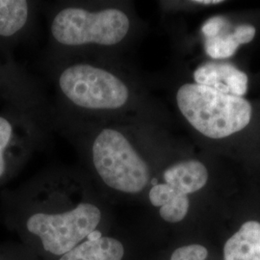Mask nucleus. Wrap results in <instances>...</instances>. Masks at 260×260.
Here are the masks:
<instances>
[{"instance_id": "8", "label": "nucleus", "mask_w": 260, "mask_h": 260, "mask_svg": "<svg viewBox=\"0 0 260 260\" xmlns=\"http://www.w3.org/2000/svg\"><path fill=\"white\" fill-rule=\"evenodd\" d=\"M163 179L177 193L189 196L206 185L208 171L198 160H183L168 167L163 173Z\"/></svg>"}, {"instance_id": "3", "label": "nucleus", "mask_w": 260, "mask_h": 260, "mask_svg": "<svg viewBox=\"0 0 260 260\" xmlns=\"http://www.w3.org/2000/svg\"><path fill=\"white\" fill-rule=\"evenodd\" d=\"M57 82L67 103L83 111H121L131 96L129 86L120 75L91 63L67 66L60 72Z\"/></svg>"}, {"instance_id": "9", "label": "nucleus", "mask_w": 260, "mask_h": 260, "mask_svg": "<svg viewBox=\"0 0 260 260\" xmlns=\"http://www.w3.org/2000/svg\"><path fill=\"white\" fill-rule=\"evenodd\" d=\"M223 260H260V222L247 221L223 245Z\"/></svg>"}, {"instance_id": "1", "label": "nucleus", "mask_w": 260, "mask_h": 260, "mask_svg": "<svg viewBox=\"0 0 260 260\" xmlns=\"http://www.w3.org/2000/svg\"><path fill=\"white\" fill-rule=\"evenodd\" d=\"M90 155L98 177L113 191L136 195L149 185V165L121 127L99 130L91 141Z\"/></svg>"}, {"instance_id": "14", "label": "nucleus", "mask_w": 260, "mask_h": 260, "mask_svg": "<svg viewBox=\"0 0 260 260\" xmlns=\"http://www.w3.org/2000/svg\"><path fill=\"white\" fill-rule=\"evenodd\" d=\"M208 250L201 244H188L173 251L170 260H206Z\"/></svg>"}, {"instance_id": "10", "label": "nucleus", "mask_w": 260, "mask_h": 260, "mask_svg": "<svg viewBox=\"0 0 260 260\" xmlns=\"http://www.w3.org/2000/svg\"><path fill=\"white\" fill-rule=\"evenodd\" d=\"M29 4L24 0H0V36L11 37L27 23Z\"/></svg>"}, {"instance_id": "7", "label": "nucleus", "mask_w": 260, "mask_h": 260, "mask_svg": "<svg viewBox=\"0 0 260 260\" xmlns=\"http://www.w3.org/2000/svg\"><path fill=\"white\" fill-rule=\"evenodd\" d=\"M124 252L121 241L96 230L59 260H122Z\"/></svg>"}, {"instance_id": "12", "label": "nucleus", "mask_w": 260, "mask_h": 260, "mask_svg": "<svg viewBox=\"0 0 260 260\" xmlns=\"http://www.w3.org/2000/svg\"><path fill=\"white\" fill-rule=\"evenodd\" d=\"M190 208L189 197L177 196L169 204L159 208L160 217L168 223H179L185 219Z\"/></svg>"}, {"instance_id": "2", "label": "nucleus", "mask_w": 260, "mask_h": 260, "mask_svg": "<svg viewBox=\"0 0 260 260\" xmlns=\"http://www.w3.org/2000/svg\"><path fill=\"white\" fill-rule=\"evenodd\" d=\"M177 103L188 122L212 139L229 137L251 121L252 108L247 100L199 84L182 85L177 91Z\"/></svg>"}, {"instance_id": "17", "label": "nucleus", "mask_w": 260, "mask_h": 260, "mask_svg": "<svg viewBox=\"0 0 260 260\" xmlns=\"http://www.w3.org/2000/svg\"><path fill=\"white\" fill-rule=\"evenodd\" d=\"M192 2L197 4H202V5H216V4L223 3V1L222 0H195Z\"/></svg>"}, {"instance_id": "16", "label": "nucleus", "mask_w": 260, "mask_h": 260, "mask_svg": "<svg viewBox=\"0 0 260 260\" xmlns=\"http://www.w3.org/2000/svg\"><path fill=\"white\" fill-rule=\"evenodd\" d=\"M231 35L235 41V43L239 46L244 44H249L255 36V28L248 24L239 25L234 29V31Z\"/></svg>"}, {"instance_id": "5", "label": "nucleus", "mask_w": 260, "mask_h": 260, "mask_svg": "<svg viewBox=\"0 0 260 260\" xmlns=\"http://www.w3.org/2000/svg\"><path fill=\"white\" fill-rule=\"evenodd\" d=\"M102 219L98 205L83 202L60 212H35L28 217L25 228L46 251L62 256L96 231Z\"/></svg>"}, {"instance_id": "11", "label": "nucleus", "mask_w": 260, "mask_h": 260, "mask_svg": "<svg viewBox=\"0 0 260 260\" xmlns=\"http://www.w3.org/2000/svg\"><path fill=\"white\" fill-rule=\"evenodd\" d=\"M239 45L235 43L232 35H219L208 38L205 41V51L214 59L230 58L236 52Z\"/></svg>"}, {"instance_id": "6", "label": "nucleus", "mask_w": 260, "mask_h": 260, "mask_svg": "<svg viewBox=\"0 0 260 260\" xmlns=\"http://www.w3.org/2000/svg\"><path fill=\"white\" fill-rule=\"evenodd\" d=\"M196 84L235 96L243 98L248 89V76L226 63L208 62L200 66L194 73Z\"/></svg>"}, {"instance_id": "15", "label": "nucleus", "mask_w": 260, "mask_h": 260, "mask_svg": "<svg viewBox=\"0 0 260 260\" xmlns=\"http://www.w3.org/2000/svg\"><path fill=\"white\" fill-rule=\"evenodd\" d=\"M229 25V22L221 17H215L208 19L202 27V31L205 34L206 39L216 37L221 35L223 29Z\"/></svg>"}, {"instance_id": "4", "label": "nucleus", "mask_w": 260, "mask_h": 260, "mask_svg": "<svg viewBox=\"0 0 260 260\" xmlns=\"http://www.w3.org/2000/svg\"><path fill=\"white\" fill-rule=\"evenodd\" d=\"M129 17L117 7L91 10L68 6L51 20L53 40L66 47H110L120 45L130 31Z\"/></svg>"}, {"instance_id": "13", "label": "nucleus", "mask_w": 260, "mask_h": 260, "mask_svg": "<svg viewBox=\"0 0 260 260\" xmlns=\"http://www.w3.org/2000/svg\"><path fill=\"white\" fill-rule=\"evenodd\" d=\"M13 133L14 129L11 121L0 116V178L5 175L7 170L5 152L13 139Z\"/></svg>"}]
</instances>
